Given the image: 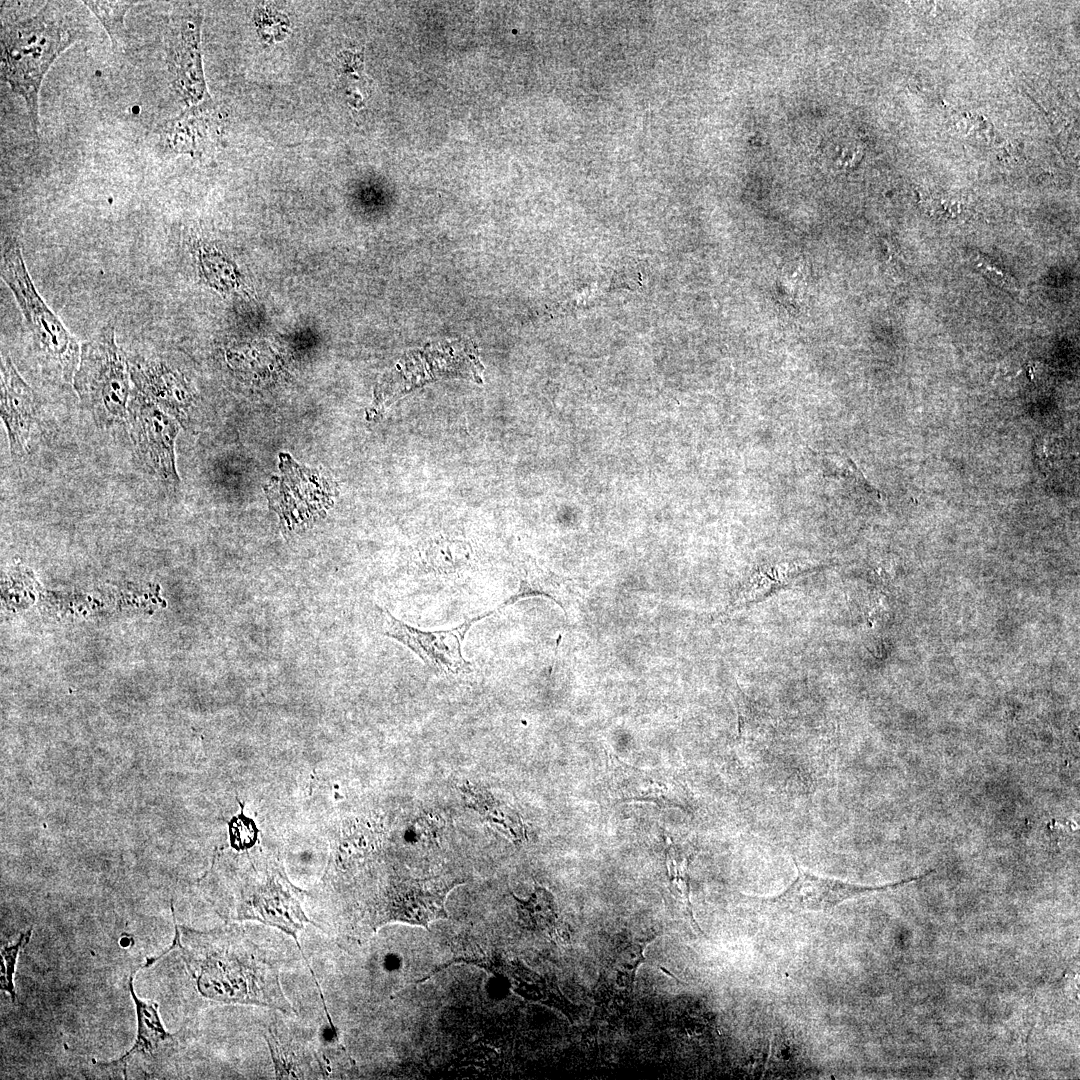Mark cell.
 <instances>
[{
	"label": "cell",
	"mask_w": 1080,
	"mask_h": 1080,
	"mask_svg": "<svg viewBox=\"0 0 1080 1080\" xmlns=\"http://www.w3.org/2000/svg\"><path fill=\"white\" fill-rule=\"evenodd\" d=\"M77 8L76 2L49 1L26 18L2 21L1 76L24 99L36 134L44 76L57 57L85 35L86 26L75 12Z\"/></svg>",
	"instance_id": "6da1fadb"
},
{
	"label": "cell",
	"mask_w": 1080,
	"mask_h": 1080,
	"mask_svg": "<svg viewBox=\"0 0 1080 1080\" xmlns=\"http://www.w3.org/2000/svg\"><path fill=\"white\" fill-rule=\"evenodd\" d=\"M194 963L199 990L206 997L227 1003L257 1004L292 1011L285 999L277 970L249 947L229 948L224 943H206Z\"/></svg>",
	"instance_id": "7a4b0ae2"
},
{
	"label": "cell",
	"mask_w": 1080,
	"mask_h": 1080,
	"mask_svg": "<svg viewBox=\"0 0 1080 1080\" xmlns=\"http://www.w3.org/2000/svg\"><path fill=\"white\" fill-rule=\"evenodd\" d=\"M1 276L24 315L39 360L70 382L80 360L78 343L38 294L14 239H6L2 246Z\"/></svg>",
	"instance_id": "3957f363"
},
{
	"label": "cell",
	"mask_w": 1080,
	"mask_h": 1080,
	"mask_svg": "<svg viewBox=\"0 0 1080 1080\" xmlns=\"http://www.w3.org/2000/svg\"><path fill=\"white\" fill-rule=\"evenodd\" d=\"M73 384L82 407L98 427L111 428L126 421L132 394L128 363L111 325L82 345Z\"/></svg>",
	"instance_id": "277c9868"
},
{
	"label": "cell",
	"mask_w": 1080,
	"mask_h": 1080,
	"mask_svg": "<svg viewBox=\"0 0 1080 1080\" xmlns=\"http://www.w3.org/2000/svg\"><path fill=\"white\" fill-rule=\"evenodd\" d=\"M126 421L142 467L166 485L176 486L175 441L179 425L172 415L134 389Z\"/></svg>",
	"instance_id": "5b68a950"
},
{
	"label": "cell",
	"mask_w": 1080,
	"mask_h": 1080,
	"mask_svg": "<svg viewBox=\"0 0 1080 1080\" xmlns=\"http://www.w3.org/2000/svg\"><path fill=\"white\" fill-rule=\"evenodd\" d=\"M462 883L464 881L446 876L399 879L388 890L371 924L374 929L390 922L428 929L432 921L448 918L446 898L454 887Z\"/></svg>",
	"instance_id": "8992f818"
},
{
	"label": "cell",
	"mask_w": 1080,
	"mask_h": 1080,
	"mask_svg": "<svg viewBox=\"0 0 1080 1080\" xmlns=\"http://www.w3.org/2000/svg\"><path fill=\"white\" fill-rule=\"evenodd\" d=\"M281 455L282 477L270 488L268 498L284 528L294 530L324 513L331 502V488L318 472L300 467L288 454Z\"/></svg>",
	"instance_id": "52a82bcc"
},
{
	"label": "cell",
	"mask_w": 1080,
	"mask_h": 1080,
	"mask_svg": "<svg viewBox=\"0 0 1080 1080\" xmlns=\"http://www.w3.org/2000/svg\"><path fill=\"white\" fill-rule=\"evenodd\" d=\"M493 612L495 610L469 619L452 629L423 631L396 619L383 609L382 634L405 645L432 670L444 675H456L470 664L462 654L466 633L475 622Z\"/></svg>",
	"instance_id": "ba28073f"
},
{
	"label": "cell",
	"mask_w": 1080,
	"mask_h": 1080,
	"mask_svg": "<svg viewBox=\"0 0 1080 1080\" xmlns=\"http://www.w3.org/2000/svg\"><path fill=\"white\" fill-rule=\"evenodd\" d=\"M794 863L798 875L793 883L781 894L765 899L768 905L778 910L786 912H826L848 899L895 889L925 879L935 872V869H930L920 875L894 883L882 886H863L816 876L802 869L796 861Z\"/></svg>",
	"instance_id": "9c48e42d"
},
{
	"label": "cell",
	"mask_w": 1080,
	"mask_h": 1080,
	"mask_svg": "<svg viewBox=\"0 0 1080 1080\" xmlns=\"http://www.w3.org/2000/svg\"><path fill=\"white\" fill-rule=\"evenodd\" d=\"M200 15L178 11L170 17L166 36V62L172 85L184 98L195 100L205 92L199 55Z\"/></svg>",
	"instance_id": "30bf717a"
},
{
	"label": "cell",
	"mask_w": 1080,
	"mask_h": 1080,
	"mask_svg": "<svg viewBox=\"0 0 1080 1080\" xmlns=\"http://www.w3.org/2000/svg\"><path fill=\"white\" fill-rule=\"evenodd\" d=\"M1 418L7 430L10 453L22 458L29 451L32 428L39 413L33 389L19 375L8 356L1 358Z\"/></svg>",
	"instance_id": "8fae6325"
},
{
	"label": "cell",
	"mask_w": 1080,
	"mask_h": 1080,
	"mask_svg": "<svg viewBox=\"0 0 1080 1080\" xmlns=\"http://www.w3.org/2000/svg\"><path fill=\"white\" fill-rule=\"evenodd\" d=\"M657 937H638L619 933L612 937L599 958L598 994L608 999H625L633 991L639 966L645 962L644 950Z\"/></svg>",
	"instance_id": "7c38bea8"
},
{
	"label": "cell",
	"mask_w": 1080,
	"mask_h": 1080,
	"mask_svg": "<svg viewBox=\"0 0 1080 1080\" xmlns=\"http://www.w3.org/2000/svg\"><path fill=\"white\" fill-rule=\"evenodd\" d=\"M127 363L136 390L174 418H186L192 395L180 374L157 359L130 357Z\"/></svg>",
	"instance_id": "4fadbf2b"
},
{
	"label": "cell",
	"mask_w": 1080,
	"mask_h": 1080,
	"mask_svg": "<svg viewBox=\"0 0 1080 1080\" xmlns=\"http://www.w3.org/2000/svg\"><path fill=\"white\" fill-rule=\"evenodd\" d=\"M471 964L504 977L510 982L512 989L526 1000L548 1005L573 1020L576 1008L565 998L555 981L531 970L521 961H509L496 956V953H486L479 949Z\"/></svg>",
	"instance_id": "5bb4252c"
},
{
	"label": "cell",
	"mask_w": 1080,
	"mask_h": 1080,
	"mask_svg": "<svg viewBox=\"0 0 1080 1080\" xmlns=\"http://www.w3.org/2000/svg\"><path fill=\"white\" fill-rule=\"evenodd\" d=\"M608 784L622 802H650L661 807L679 806L677 784L665 772L630 766L609 754Z\"/></svg>",
	"instance_id": "9a60e30c"
},
{
	"label": "cell",
	"mask_w": 1080,
	"mask_h": 1080,
	"mask_svg": "<svg viewBox=\"0 0 1080 1080\" xmlns=\"http://www.w3.org/2000/svg\"><path fill=\"white\" fill-rule=\"evenodd\" d=\"M238 919L258 920L262 923L275 926L294 938L313 979L316 976L309 965L302 947L298 940V933L307 923L315 926L314 922L306 917L298 902L291 896L289 891L275 883L269 884L263 889H258L250 901L244 903V908L239 911Z\"/></svg>",
	"instance_id": "2e32d148"
},
{
	"label": "cell",
	"mask_w": 1080,
	"mask_h": 1080,
	"mask_svg": "<svg viewBox=\"0 0 1080 1080\" xmlns=\"http://www.w3.org/2000/svg\"><path fill=\"white\" fill-rule=\"evenodd\" d=\"M134 973H135V970H133V973L130 975V978H129V990H130L132 999L134 1000L135 1007H136V1014H137V1028H138V1031H137V1038H136L135 1044L133 1045V1047L126 1054H124L117 1061H112V1062H109V1063H99L98 1064L99 1066H102V1067H112V1066H114L117 1069H122V1072H123L124 1076L126 1075L127 1063H128V1061L130 1060V1058L132 1056H134L137 1053H139V1054L144 1053V1054H147V1055L148 1054L153 1055V1054L156 1053L157 1049L159 1048V1046L162 1043H164V1042H166L168 1040H172L173 1036H174V1035L168 1033L164 1029V1027L162 1025V1022H161V1019H160V1016H159V1013H158V1004L155 1003V1002L143 1001L142 999H140L136 995V993L134 991V987H133V975H134Z\"/></svg>",
	"instance_id": "e0dca14e"
},
{
	"label": "cell",
	"mask_w": 1080,
	"mask_h": 1080,
	"mask_svg": "<svg viewBox=\"0 0 1080 1080\" xmlns=\"http://www.w3.org/2000/svg\"><path fill=\"white\" fill-rule=\"evenodd\" d=\"M462 792L466 803L510 841L521 843L526 838L520 815L511 806L497 800L490 792L470 785L462 787Z\"/></svg>",
	"instance_id": "ac0fdd59"
},
{
	"label": "cell",
	"mask_w": 1080,
	"mask_h": 1080,
	"mask_svg": "<svg viewBox=\"0 0 1080 1080\" xmlns=\"http://www.w3.org/2000/svg\"><path fill=\"white\" fill-rule=\"evenodd\" d=\"M520 924L533 932L555 934L558 928L559 914L554 896L546 888L535 886L527 899L513 895Z\"/></svg>",
	"instance_id": "d6986e66"
},
{
	"label": "cell",
	"mask_w": 1080,
	"mask_h": 1080,
	"mask_svg": "<svg viewBox=\"0 0 1080 1080\" xmlns=\"http://www.w3.org/2000/svg\"><path fill=\"white\" fill-rule=\"evenodd\" d=\"M665 861L670 893L683 907L684 913L688 917L692 927L702 933V930L694 919L690 901L689 865L691 856L678 852L672 845L666 850Z\"/></svg>",
	"instance_id": "ffe728a7"
},
{
	"label": "cell",
	"mask_w": 1080,
	"mask_h": 1080,
	"mask_svg": "<svg viewBox=\"0 0 1080 1080\" xmlns=\"http://www.w3.org/2000/svg\"><path fill=\"white\" fill-rule=\"evenodd\" d=\"M100 21L107 32L112 46L123 50L127 41L125 16L137 1H82Z\"/></svg>",
	"instance_id": "44dd1931"
},
{
	"label": "cell",
	"mask_w": 1080,
	"mask_h": 1080,
	"mask_svg": "<svg viewBox=\"0 0 1080 1080\" xmlns=\"http://www.w3.org/2000/svg\"><path fill=\"white\" fill-rule=\"evenodd\" d=\"M32 929H29L25 933L20 935L17 943L5 946L1 948L2 965H1V989L5 990L11 995V999L14 1002L16 993L13 984V974L15 971V964L17 956L20 950L29 942Z\"/></svg>",
	"instance_id": "7402d4cb"
},
{
	"label": "cell",
	"mask_w": 1080,
	"mask_h": 1080,
	"mask_svg": "<svg viewBox=\"0 0 1080 1080\" xmlns=\"http://www.w3.org/2000/svg\"><path fill=\"white\" fill-rule=\"evenodd\" d=\"M540 595L546 596V597L552 599L554 602H556L562 608V605L560 604V602L557 600V598L552 593H550V591H548L545 588L541 587L539 584L530 583L528 580H521L520 583H519V587H518L517 591L514 594H512L510 597H508L498 608H502V607L514 604L515 602H517V601H519L521 599H524V598H528V597H532V596H540Z\"/></svg>",
	"instance_id": "603a6c76"
},
{
	"label": "cell",
	"mask_w": 1080,
	"mask_h": 1080,
	"mask_svg": "<svg viewBox=\"0 0 1080 1080\" xmlns=\"http://www.w3.org/2000/svg\"><path fill=\"white\" fill-rule=\"evenodd\" d=\"M978 266L982 267V268H985L983 270H985L986 274L989 275L991 278H994V280L997 281L998 283L1006 284V285L1010 284L1008 282L1007 278L1005 277V274H1003L1001 271H999V270H997L995 268H992L990 266L984 265L983 263H979Z\"/></svg>",
	"instance_id": "cb8c5ba5"
}]
</instances>
